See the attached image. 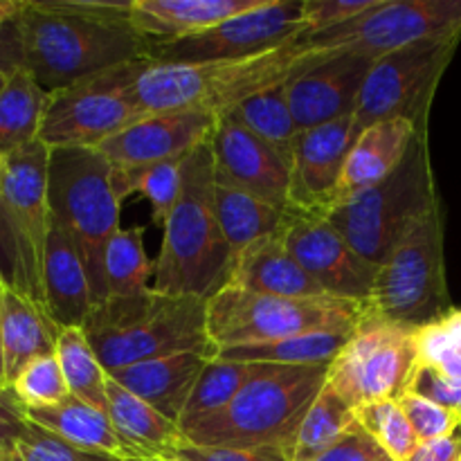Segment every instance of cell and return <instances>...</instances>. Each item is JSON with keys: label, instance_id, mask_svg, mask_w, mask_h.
<instances>
[{"label": "cell", "instance_id": "cell-24", "mask_svg": "<svg viewBox=\"0 0 461 461\" xmlns=\"http://www.w3.org/2000/svg\"><path fill=\"white\" fill-rule=\"evenodd\" d=\"M210 358L212 356L201 354V351H183V354L165 356V358L135 363L131 367L108 374V376L120 383L131 394L147 401L162 417L180 423L185 405H187L198 376Z\"/></svg>", "mask_w": 461, "mask_h": 461}, {"label": "cell", "instance_id": "cell-3", "mask_svg": "<svg viewBox=\"0 0 461 461\" xmlns=\"http://www.w3.org/2000/svg\"><path fill=\"white\" fill-rule=\"evenodd\" d=\"M81 329L108 374L183 351L216 356L207 336V302L201 297L153 288L140 295L108 297L93 306Z\"/></svg>", "mask_w": 461, "mask_h": 461}, {"label": "cell", "instance_id": "cell-47", "mask_svg": "<svg viewBox=\"0 0 461 461\" xmlns=\"http://www.w3.org/2000/svg\"><path fill=\"white\" fill-rule=\"evenodd\" d=\"M461 459V435L444 437V439L423 441L405 461H459Z\"/></svg>", "mask_w": 461, "mask_h": 461}, {"label": "cell", "instance_id": "cell-13", "mask_svg": "<svg viewBox=\"0 0 461 461\" xmlns=\"http://www.w3.org/2000/svg\"><path fill=\"white\" fill-rule=\"evenodd\" d=\"M459 41L461 36L419 41L376 59L354 111L356 131L360 133L376 122L405 120L419 133H428L437 86Z\"/></svg>", "mask_w": 461, "mask_h": 461}, {"label": "cell", "instance_id": "cell-51", "mask_svg": "<svg viewBox=\"0 0 461 461\" xmlns=\"http://www.w3.org/2000/svg\"><path fill=\"white\" fill-rule=\"evenodd\" d=\"M0 461H21V457H18L16 453V444L0 448Z\"/></svg>", "mask_w": 461, "mask_h": 461}, {"label": "cell", "instance_id": "cell-12", "mask_svg": "<svg viewBox=\"0 0 461 461\" xmlns=\"http://www.w3.org/2000/svg\"><path fill=\"white\" fill-rule=\"evenodd\" d=\"M149 59L122 63L50 95L39 140L48 149H99L147 113L133 95Z\"/></svg>", "mask_w": 461, "mask_h": 461}, {"label": "cell", "instance_id": "cell-1", "mask_svg": "<svg viewBox=\"0 0 461 461\" xmlns=\"http://www.w3.org/2000/svg\"><path fill=\"white\" fill-rule=\"evenodd\" d=\"M329 52L304 39L288 41L246 59L214 63H151L140 72L133 95L147 115L207 113L228 115L257 93L288 84Z\"/></svg>", "mask_w": 461, "mask_h": 461}, {"label": "cell", "instance_id": "cell-42", "mask_svg": "<svg viewBox=\"0 0 461 461\" xmlns=\"http://www.w3.org/2000/svg\"><path fill=\"white\" fill-rule=\"evenodd\" d=\"M401 408H403L405 417L412 423L414 435L421 441H435L444 439V437L455 435L461 428V417L453 410L444 408V405L435 403V401L419 396L414 392H405L399 399Z\"/></svg>", "mask_w": 461, "mask_h": 461}, {"label": "cell", "instance_id": "cell-45", "mask_svg": "<svg viewBox=\"0 0 461 461\" xmlns=\"http://www.w3.org/2000/svg\"><path fill=\"white\" fill-rule=\"evenodd\" d=\"M315 461H392L390 455L378 446V441L365 430L356 426L345 437L336 441L331 448L324 450Z\"/></svg>", "mask_w": 461, "mask_h": 461}, {"label": "cell", "instance_id": "cell-9", "mask_svg": "<svg viewBox=\"0 0 461 461\" xmlns=\"http://www.w3.org/2000/svg\"><path fill=\"white\" fill-rule=\"evenodd\" d=\"M48 160L50 149L41 140L9 156L0 192V273L9 286L43 306V266L52 230Z\"/></svg>", "mask_w": 461, "mask_h": 461}, {"label": "cell", "instance_id": "cell-52", "mask_svg": "<svg viewBox=\"0 0 461 461\" xmlns=\"http://www.w3.org/2000/svg\"><path fill=\"white\" fill-rule=\"evenodd\" d=\"M14 401H16V399H14V396H12V392H9V390H0V414H3L7 408H12Z\"/></svg>", "mask_w": 461, "mask_h": 461}, {"label": "cell", "instance_id": "cell-16", "mask_svg": "<svg viewBox=\"0 0 461 461\" xmlns=\"http://www.w3.org/2000/svg\"><path fill=\"white\" fill-rule=\"evenodd\" d=\"M282 234L293 257L329 297L369 304L378 266L358 255L327 216L288 210Z\"/></svg>", "mask_w": 461, "mask_h": 461}, {"label": "cell", "instance_id": "cell-2", "mask_svg": "<svg viewBox=\"0 0 461 461\" xmlns=\"http://www.w3.org/2000/svg\"><path fill=\"white\" fill-rule=\"evenodd\" d=\"M16 21L23 68L50 95L122 63L147 59V41L129 21L81 16L59 7L57 0H25Z\"/></svg>", "mask_w": 461, "mask_h": 461}, {"label": "cell", "instance_id": "cell-15", "mask_svg": "<svg viewBox=\"0 0 461 461\" xmlns=\"http://www.w3.org/2000/svg\"><path fill=\"white\" fill-rule=\"evenodd\" d=\"M304 0H264L257 9L228 18L201 34L149 45L151 63H214L246 59L304 36Z\"/></svg>", "mask_w": 461, "mask_h": 461}, {"label": "cell", "instance_id": "cell-53", "mask_svg": "<svg viewBox=\"0 0 461 461\" xmlns=\"http://www.w3.org/2000/svg\"><path fill=\"white\" fill-rule=\"evenodd\" d=\"M5 176H7V158H3V156H0V192H3Z\"/></svg>", "mask_w": 461, "mask_h": 461}, {"label": "cell", "instance_id": "cell-56", "mask_svg": "<svg viewBox=\"0 0 461 461\" xmlns=\"http://www.w3.org/2000/svg\"><path fill=\"white\" fill-rule=\"evenodd\" d=\"M459 461H461V459H459Z\"/></svg>", "mask_w": 461, "mask_h": 461}, {"label": "cell", "instance_id": "cell-37", "mask_svg": "<svg viewBox=\"0 0 461 461\" xmlns=\"http://www.w3.org/2000/svg\"><path fill=\"white\" fill-rule=\"evenodd\" d=\"M108 297L140 295L153 286L156 261L149 259L142 232L138 228H122L111 239L104 257Z\"/></svg>", "mask_w": 461, "mask_h": 461}, {"label": "cell", "instance_id": "cell-28", "mask_svg": "<svg viewBox=\"0 0 461 461\" xmlns=\"http://www.w3.org/2000/svg\"><path fill=\"white\" fill-rule=\"evenodd\" d=\"M108 417L120 439L124 459L167 457L185 439L178 423L162 417L156 408L131 394L108 376Z\"/></svg>", "mask_w": 461, "mask_h": 461}, {"label": "cell", "instance_id": "cell-4", "mask_svg": "<svg viewBox=\"0 0 461 461\" xmlns=\"http://www.w3.org/2000/svg\"><path fill=\"white\" fill-rule=\"evenodd\" d=\"M214 158L201 144L183 162V189L165 221L153 291L210 300L228 284L232 252L214 205Z\"/></svg>", "mask_w": 461, "mask_h": 461}, {"label": "cell", "instance_id": "cell-55", "mask_svg": "<svg viewBox=\"0 0 461 461\" xmlns=\"http://www.w3.org/2000/svg\"><path fill=\"white\" fill-rule=\"evenodd\" d=\"M3 84H5V77H0V88H3Z\"/></svg>", "mask_w": 461, "mask_h": 461}, {"label": "cell", "instance_id": "cell-25", "mask_svg": "<svg viewBox=\"0 0 461 461\" xmlns=\"http://www.w3.org/2000/svg\"><path fill=\"white\" fill-rule=\"evenodd\" d=\"M43 295L45 309L59 329H81L95 306L79 250L54 223L45 250Z\"/></svg>", "mask_w": 461, "mask_h": 461}, {"label": "cell", "instance_id": "cell-19", "mask_svg": "<svg viewBox=\"0 0 461 461\" xmlns=\"http://www.w3.org/2000/svg\"><path fill=\"white\" fill-rule=\"evenodd\" d=\"M374 59L351 52H329L322 61L306 68L284 84L288 106L300 131L331 124L354 115L360 90Z\"/></svg>", "mask_w": 461, "mask_h": 461}, {"label": "cell", "instance_id": "cell-7", "mask_svg": "<svg viewBox=\"0 0 461 461\" xmlns=\"http://www.w3.org/2000/svg\"><path fill=\"white\" fill-rule=\"evenodd\" d=\"M367 306L336 297L293 300L264 295L225 284L207 300V336L219 351L306 333H351Z\"/></svg>", "mask_w": 461, "mask_h": 461}, {"label": "cell", "instance_id": "cell-38", "mask_svg": "<svg viewBox=\"0 0 461 461\" xmlns=\"http://www.w3.org/2000/svg\"><path fill=\"white\" fill-rule=\"evenodd\" d=\"M183 162L171 160L142 169H115L113 167V192L117 201L142 194L153 212V221L165 225L183 189Z\"/></svg>", "mask_w": 461, "mask_h": 461}, {"label": "cell", "instance_id": "cell-11", "mask_svg": "<svg viewBox=\"0 0 461 461\" xmlns=\"http://www.w3.org/2000/svg\"><path fill=\"white\" fill-rule=\"evenodd\" d=\"M419 367L417 327L365 309L340 354L329 365L327 383L349 408L399 401Z\"/></svg>", "mask_w": 461, "mask_h": 461}, {"label": "cell", "instance_id": "cell-33", "mask_svg": "<svg viewBox=\"0 0 461 461\" xmlns=\"http://www.w3.org/2000/svg\"><path fill=\"white\" fill-rule=\"evenodd\" d=\"M54 356L70 394L108 414V372L99 363L84 329H61Z\"/></svg>", "mask_w": 461, "mask_h": 461}, {"label": "cell", "instance_id": "cell-21", "mask_svg": "<svg viewBox=\"0 0 461 461\" xmlns=\"http://www.w3.org/2000/svg\"><path fill=\"white\" fill-rule=\"evenodd\" d=\"M261 3L264 0H131L129 23L147 45H162L201 34Z\"/></svg>", "mask_w": 461, "mask_h": 461}, {"label": "cell", "instance_id": "cell-32", "mask_svg": "<svg viewBox=\"0 0 461 461\" xmlns=\"http://www.w3.org/2000/svg\"><path fill=\"white\" fill-rule=\"evenodd\" d=\"M349 333H306L264 345H243L219 349L214 358L250 365H279V367H322L340 354Z\"/></svg>", "mask_w": 461, "mask_h": 461}, {"label": "cell", "instance_id": "cell-8", "mask_svg": "<svg viewBox=\"0 0 461 461\" xmlns=\"http://www.w3.org/2000/svg\"><path fill=\"white\" fill-rule=\"evenodd\" d=\"M439 201L432 174L428 133H419L405 160L374 187L338 203L329 223L358 255L381 266L405 230Z\"/></svg>", "mask_w": 461, "mask_h": 461}, {"label": "cell", "instance_id": "cell-44", "mask_svg": "<svg viewBox=\"0 0 461 461\" xmlns=\"http://www.w3.org/2000/svg\"><path fill=\"white\" fill-rule=\"evenodd\" d=\"M165 459L171 461H293L282 448L261 446V448H232V446H196L180 441L169 450Z\"/></svg>", "mask_w": 461, "mask_h": 461}, {"label": "cell", "instance_id": "cell-48", "mask_svg": "<svg viewBox=\"0 0 461 461\" xmlns=\"http://www.w3.org/2000/svg\"><path fill=\"white\" fill-rule=\"evenodd\" d=\"M21 423H23V410L21 405L14 401L12 408H7L3 414H0V448L16 444Z\"/></svg>", "mask_w": 461, "mask_h": 461}, {"label": "cell", "instance_id": "cell-30", "mask_svg": "<svg viewBox=\"0 0 461 461\" xmlns=\"http://www.w3.org/2000/svg\"><path fill=\"white\" fill-rule=\"evenodd\" d=\"M214 205L221 232L228 241L232 259L250 243L279 232L288 214L286 210L270 205L264 198L234 185L221 183V180H216L214 185Z\"/></svg>", "mask_w": 461, "mask_h": 461}, {"label": "cell", "instance_id": "cell-41", "mask_svg": "<svg viewBox=\"0 0 461 461\" xmlns=\"http://www.w3.org/2000/svg\"><path fill=\"white\" fill-rule=\"evenodd\" d=\"M16 453L21 461H122L106 453H90L68 444L61 437L36 426L23 414L21 430L16 437Z\"/></svg>", "mask_w": 461, "mask_h": 461}, {"label": "cell", "instance_id": "cell-6", "mask_svg": "<svg viewBox=\"0 0 461 461\" xmlns=\"http://www.w3.org/2000/svg\"><path fill=\"white\" fill-rule=\"evenodd\" d=\"M48 203L52 223L79 250L93 293V304L108 300L104 257L122 230L113 192V165L97 149H50Z\"/></svg>", "mask_w": 461, "mask_h": 461}, {"label": "cell", "instance_id": "cell-10", "mask_svg": "<svg viewBox=\"0 0 461 461\" xmlns=\"http://www.w3.org/2000/svg\"><path fill=\"white\" fill-rule=\"evenodd\" d=\"M369 306L394 322L417 329L453 311L446 284L444 216L439 201L405 230L378 266Z\"/></svg>", "mask_w": 461, "mask_h": 461}, {"label": "cell", "instance_id": "cell-40", "mask_svg": "<svg viewBox=\"0 0 461 461\" xmlns=\"http://www.w3.org/2000/svg\"><path fill=\"white\" fill-rule=\"evenodd\" d=\"M9 392L23 410L52 408L70 396L57 356L48 354L27 363L9 383Z\"/></svg>", "mask_w": 461, "mask_h": 461}, {"label": "cell", "instance_id": "cell-49", "mask_svg": "<svg viewBox=\"0 0 461 461\" xmlns=\"http://www.w3.org/2000/svg\"><path fill=\"white\" fill-rule=\"evenodd\" d=\"M23 7H25V0H0V27L16 21Z\"/></svg>", "mask_w": 461, "mask_h": 461}, {"label": "cell", "instance_id": "cell-39", "mask_svg": "<svg viewBox=\"0 0 461 461\" xmlns=\"http://www.w3.org/2000/svg\"><path fill=\"white\" fill-rule=\"evenodd\" d=\"M356 414L360 426L378 441L392 461H405L421 444L399 401H378L356 410Z\"/></svg>", "mask_w": 461, "mask_h": 461}, {"label": "cell", "instance_id": "cell-23", "mask_svg": "<svg viewBox=\"0 0 461 461\" xmlns=\"http://www.w3.org/2000/svg\"><path fill=\"white\" fill-rule=\"evenodd\" d=\"M419 367L408 392L435 401L461 417V311L417 329Z\"/></svg>", "mask_w": 461, "mask_h": 461}, {"label": "cell", "instance_id": "cell-54", "mask_svg": "<svg viewBox=\"0 0 461 461\" xmlns=\"http://www.w3.org/2000/svg\"><path fill=\"white\" fill-rule=\"evenodd\" d=\"M122 461H171L165 457H129V459H122Z\"/></svg>", "mask_w": 461, "mask_h": 461}, {"label": "cell", "instance_id": "cell-18", "mask_svg": "<svg viewBox=\"0 0 461 461\" xmlns=\"http://www.w3.org/2000/svg\"><path fill=\"white\" fill-rule=\"evenodd\" d=\"M207 144L214 158L216 180L246 189L270 205L288 212V162L273 147L257 138L232 115L216 117Z\"/></svg>", "mask_w": 461, "mask_h": 461}, {"label": "cell", "instance_id": "cell-22", "mask_svg": "<svg viewBox=\"0 0 461 461\" xmlns=\"http://www.w3.org/2000/svg\"><path fill=\"white\" fill-rule=\"evenodd\" d=\"M228 284L264 295L293 297V300L329 297L288 250L282 230L239 252L232 259Z\"/></svg>", "mask_w": 461, "mask_h": 461}, {"label": "cell", "instance_id": "cell-50", "mask_svg": "<svg viewBox=\"0 0 461 461\" xmlns=\"http://www.w3.org/2000/svg\"><path fill=\"white\" fill-rule=\"evenodd\" d=\"M3 273H0V390H9L7 378H5V360H3Z\"/></svg>", "mask_w": 461, "mask_h": 461}, {"label": "cell", "instance_id": "cell-36", "mask_svg": "<svg viewBox=\"0 0 461 461\" xmlns=\"http://www.w3.org/2000/svg\"><path fill=\"white\" fill-rule=\"evenodd\" d=\"M228 115L241 122L248 131H252L257 138L264 140L268 147H273L291 165L293 144L300 135V129H297L291 106H288L284 86L257 93L255 97L246 99L241 106H237Z\"/></svg>", "mask_w": 461, "mask_h": 461}, {"label": "cell", "instance_id": "cell-14", "mask_svg": "<svg viewBox=\"0 0 461 461\" xmlns=\"http://www.w3.org/2000/svg\"><path fill=\"white\" fill-rule=\"evenodd\" d=\"M448 36H461V0H378L345 25L304 41L320 52H351L376 61L419 41Z\"/></svg>", "mask_w": 461, "mask_h": 461}, {"label": "cell", "instance_id": "cell-5", "mask_svg": "<svg viewBox=\"0 0 461 461\" xmlns=\"http://www.w3.org/2000/svg\"><path fill=\"white\" fill-rule=\"evenodd\" d=\"M329 365L322 367H279L255 365L232 403L223 412L183 432L196 446L273 448L293 453L306 412L324 390Z\"/></svg>", "mask_w": 461, "mask_h": 461}, {"label": "cell", "instance_id": "cell-26", "mask_svg": "<svg viewBox=\"0 0 461 461\" xmlns=\"http://www.w3.org/2000/svg\"><path fill=\"white\" fill-rule=\"evenodd\" d=\"M419 131L405 120H385L358 133L345 165L338 203L385 180L408 156Z\"/></svg>", "mask_w": 461, "mask_h": 461}, {"label": "cell", "instance_id": "cell-46", "mask_svg": "<svg viewBox=\"0 0 461 461\" xmlns=\"http://www.w3.org/2000/svg\"><path fill=\"white\" fill-rule=\"evenodd\" d=\"M23 68V41L18 21L0 27V77H9Z\"/></svg>", "mask_w": 461, "mask_h": 461}, {"label": "cell", "instance_id": "cell-20", "mask_svg": "<svg viewBox=\"0 0 461 461\" xmlns=\"http://www.w3.org/2000/svg\"><path fill=\"white\" fill-rule=\"evenodd\" d=\"M216 117L207 113H153L133 122L97 149L115 169H142L185 160L210 140Z\"/></svg>", "mask_w": 461, "mask_h": 461}, {"label": "cell", "instance_id": "cell-17", "mask_svg": "<svg viewBox=\"0 0 461 461\" xmlns=\"http://www.w3.org/2000/svg\"><path fill=\"white\" fill-rule=\"evenodd\" d=\"M356 138L354 115L300 131L288 165V210L327 216L338 205L347 158Z\"/></svg>", "mask_w": 461, "mask_h": 461}, {"label": "cell", "instance_id": "cell-31", "mask_svg": "<svg viewBox=\"0 0 461 461\" xmlns=\"http://www.w3.org/2000/svg\"><path fill=\"white\" fill-rule=\"evenodd\" d=\"M48 102L50 93L25 68L5 77L0 88V156L9 158L39 142Z\"/></svg>", "mask_w": 461, "mask_h": 461}, {"label": "cell", "instance_id": "cell-35", "mask_svg": "<svg viewBox=\"0 0 461 461\" xmlns=\"http://www.w3.org/2000/svg\"><path fill=\"white\" fill-rule=\"evenodd\" d=\"M358 426V414L336 394L331 385H324L318 399L306 412L304 423L297 432L293 446V461H315L327 448H331L351 428Z\"/></svg>", "mask_w": 461, "mask_h": 461}, {"label": "cell", "instance_id": "cell-27", "mask_svg": "<svg viewBox=\"0 0 461 461\" xmlns=\"http://www.w3.org/2000/svg\"><path fill=\"white\" fill-rule=\"evenodd\" d=\"M61 329L48 309L25 293L3 284V360L9 383L32 360L54 354Z\"/></svg>", "mask_w": 461, "mask_h": 461}, {"label": "cell", "instance_id": "cell-29", "mask_svg": "<svg viewBox=\"0 0 461 461\" xmlns=\"http://www.w3.org/2000/svg\"><path fill=\"white\" fill-rule=\"evenodd\" d=\"M23 414L32 423L61 437L68 444L77 446V448L90 450V453H106L113 455V457L124 459V450H122L120 439H117L111 417L102 410L79 401L77 396L70 394L66 401L52 405V408L23 410Z\"/></svg>", "mask_w": 461, "mask_h": 461}, {"label": "cell", "instance_id": "cell-43", "mask_svg": "<svg viewBox=\"0 0 461 461\" xmlns=\"http://www.w3.org/2000/svg\"><path fill=\"white\" fill-rule=\"evenodd\" d=\"M376 3L378 0H304V5H302L304 36H313L345 25L351 18L369 12Z\"/></svg>", "mask_w": 461, "mask_h": 461}, {"label": "cell", "instance_id": "cell-34", "mask_svg": "<svg viewBox=\"0 0 461 461\" xmlns=\"http://www.w3.org/2000/svg\"><path fill=\"white\" fill-rule=\"evenodd\" d=\"M252 372H255V365L250 363H232V360L221 358L207 360L205 369L198 376L196 387L185 405L183 417H180V432L223 412L246 385Z\"/></svg>", "mask_w": 461, "mask_h": 461}]
</instances>
